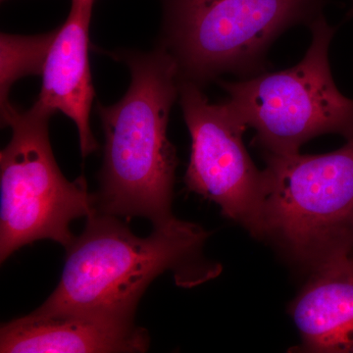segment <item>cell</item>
<instances>
[{"label":"cell","instance_id":"obj_1","mask_svg":"<svg viewBox=\"0 0 353 353\" xmlns=\"http://www.w3.org/2000/svg\"><path fill=\"white\" fill-rule=\"evenodd\" d=\"M208 236L199 225L175 218L141 238L120 218L97 210L66 250L59 284L39 307L134 322L141 296L165 272L185 288L220 273L202 254Z\"/></svg>","mask_w":353,"mask_h":353},{"label":"cell","instance_id":"obj_2","mask_svg":"<svg viewBox=\"0 0 353 353\" xmlns=\"http://www.w3.org/2000/svg\"><path fill=\"white\" fill-rule=\"evenodd\" d=\"M129 67L131 83L113 105H97L104 132L103 164L97 209L125 221L141 217L153 228L172 213L178 157L167 136L172 106L179 99L178 69L162 48L114 54Z\"/></svg>","mask_w":353,"mask_h":353},{"label":"cell","instance_id":"obj_3","mask_svg":"<svg viewBox=\"0 0 353 353\" xmlns=\"http://www.w3.org/2000/svg\"><path fill=\"white\" fill-rule=\"evenodd\" d=\"M328 0H160L159 48L179 81L203 88L221 77L268 71V52L285 32L311 24Z\"/></svg>","mask_w":353,"mask_h":353},{"label":"cell","instance_id":"obj_4","mask_svg":"<svg viewBox=\"0 0 353 353\" xmlns=\"http://www.w3.org/2000/svg\"><path fill=\"white\" fill-rule=\"evenodd\" d=\"M265 240L313 271L353 253V137L324 154H263Z\"/></svg>","mask_w":353,"mask_h":353},{"label":"cell","instance_id":"obj_5","mask_svg":"<svg viewBox=\"0 0 353 353\" xmlns=\"http://www.w3.org/2000/svg\"><path fill=\"white\" fill-rule=\"evenodd\" d=\"M308 28L311 43L294 66L234 82L217 81L230 105L254 130L253 145L263 154L299 152L323 134L353 137V99L336 87L330 63L336 28L324 14Z\"/></svg>","mask_w":353,"mask_h":353},{"label":"cell","instance_id":"obj_6","mask_svg":"<svg viewBox=\"0 0 353 353\" xmlns=\"http://www.w3.org/2000/svg\"><path fill=\"white\" fill-rule=\"evenodd\" d=\"M51 115L32 105L1 113L12 137L0 152V260L23 246L50 240L68 250L75 241L70 224L97 212L85 178L70 182L57 163L50 136Z\"/></svg>","mask_w":353,"mask_h":353},{"label":"cell","instance_id":"obj_7","mask_svg":"<svg viewBox=\"0 0 353 353\" xmlns=\"http://www.w3.org/2000/svg\"><path fill=\"white\" fill-rule=\"evenodd\" d=\"M179 99L192 139L187 190L214 202L252 238L265 240L267 176L243 143L248 125L229 102L211 103L196 83L180 82Z\"/></svg>","mask_w":353,"mask_h":353},{"label":"cell","instance_id":"obj_8","mask_svg":"<svg viewBox=\"0 0 353 353\" xmlns=\"http://www.w3.org/2000/svg\"><path fill=\"white\" fill-rule=\"evenodd\" d=\"M150 345L134 322L41 307L0 329L1 353L145 352Z\"/></svg>","mask_w":353,"mask_h":353},{"label":"cell","instance_id":"obj_9","mask_svg":"<svg viewBox=\"0 0 353 353\" xmlns=\"http://www.w3.org/2000/svg\"><path fill=\"white\" fill-rule=\"evenodd\" d=\"M95 0H71L68 17L51 44L43 70V85L34 108L52 116L63 113L76 124L81 153L99 148L90 125L94 90L88 60V32Z\"/></svg>","mask_w":353,"mask_h":353},{"label":"cell","instance_id":"obj_10","mask_svg":"<svg viewBox=\"0 0 353 353\" xmlns=\"http://www.w3.org/2000/svg\"><path fill=\"white\" fill-rule=\"evenodd\" d=\"M290 314L301 334L296 352L353 353V253L311 271Z\"/></svg>","mask_w":353,"mask_h":353},{"label":"cell","instance_id":"obj_11","mask_svg":"<svg viewBox=\"0 0 353 353\" xmlns=\"http://www.w3.org/2000/svg\"><path fill=\"white\" fill-rule=\"evenodd\" d=\"M57 30L38 36L1 34V113L11 108L8 97L16 81L28 75H41Z\"/></svg>","mask_w":353,"mask_h":353},{"label":"cell","instance_id":"obj_12","mask_svg":"<svg viewBox=\"0 0 353 353\" xmlns=\"http://www.w3.org/2000/svg\"><path fill=\"white\" fill-rule=\"evenodd\" d=\"M2 1H4V0H2Z\"/></svg>","mask_w":353,"mask_h":353}]
</instances>
